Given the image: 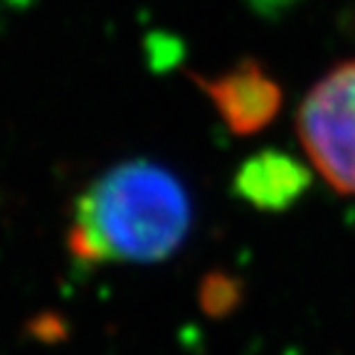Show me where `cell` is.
<instances>
[{"label": "cell", "mask_w": 355, "mask_h": 355, "mask_svg": "<svg viewBox=\"0 0 355 355\" xmlns=\"http://www.w3.org/2000/svg\"><path fill=\"white\" fill-rule=\"evenodd\" d=\"M220 119L237 136H252L272 123L282 106V89L257 62L244 60L217 77H195Z\"/></svg>", "instance_id": "obj_3"}, {"label": "cell", "mask_w": 355, "mask_h": 355, "mask_svg": "<svg viewBox=\"0 0 355 355\" xmlns=\"http://www.w3.org/2000/svg\"><path fill=\"white\" fill-rule=\"evenodd\" d=\"M301 144L321 178L355 195V62H345L313 84L296 119Z\"/></svg>", "instance_id": "obj_2"}, {"label": "cell", "mask_w": 355, "mask_h": 355, "mask_svg": "<svg viewBox=\"0 0 355 355\" xmlns=\"http://www.w3.org/2000/svg\"><path fill=\"white\" fill-rule=\"evenodd\" d=\"M190 225V195L175 173L150 161H126L79 195L69 247L79 259L148 264L175 254Z\"/></svg>", "instance_id": "obj_1"}, {"label": "cell", "mask_w": 355, "mask_h": 355, "mask_svg": "<svg viewBox=\"0 0 355 355\" xmlns=\"http://www.w3.org/2000/svg\"><path fill=\"white\" fill-rule=\"evenodd\" d=\"M309 188L311 173L296 158L274 148L252 155L234 175V190L239 198L266 212L291 207Z\"/></svg>", "instance_id": "obj_4"}, {"label": "cell", "mask_w": 355, "mask_h": 355, "mask_svg": "<svg viewBox=\"0 0 355 355\" xmlns=\"http://www.w3.org/2000/svg\"><path fill=\"white\" fill-rule=\"evenodd\" d=\"M237 304V284L227 277H212L202 286V306L210 313H225Z\"/></svg>", "instance_id": "obj_5"}]
</instances>
